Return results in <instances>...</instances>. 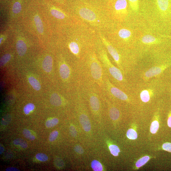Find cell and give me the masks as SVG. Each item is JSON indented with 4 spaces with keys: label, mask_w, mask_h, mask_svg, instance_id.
<instances>
[{
    "label": "cell",
    "mask_w": 171,
    "mask_h": 171,
    "mask_svg": "<svg viewBox=\"0 0 171 171\" xmlns=\"http://www.w3.org/2000/svg\"><path fill=\"white\" fill-rule=\"evenodd\" d=\"M159 127L158 115L156 114L153 119L150 128V132L152 134H155L158 132Z\"/></svg>",
    "instance_id": "obj_13"
},
{
    "label": "cell",
    "mask_w": 171,
    "mask_h": 171,
    "mask_svg": "<svg viewBox=\"0 0 171 171\" xmlns=\"http://www.w3.org/2000/svg\"><path fill=\"white\" fill-rule=\"evenodd\" d=\"M59 122V119L54 118L48 120L46 122V125L48 128H52L57 125Z\"/></svg>",
    "instance_id": "obj_23"
},
{
    "label": "cell",
    "mask_w": 171,
    "mask_h": 171,
    "mask_svg": "<svg viewBox=\"0 0 171 171\" xmlns=\"http://www.w3.org/2000/svg\"><path fill=\"white\" fill-rule=\"evenodd\" d=\"M11 121V117L9 115H7L3 117L1 121V124L4 125H8Z\"/></svg>",
    "instance_id": "obj_30"
},
{
    "label": "cell",
    "mask_w": 171,
    "mask_h": 171,
    "mask_svg": "<svg viewBox=\"0 0 171 171\" xmlns=\"http://www.w3.org/2000/svg\"><path fill=\"white\" fill-rule=\"evenodd\" d=\"M21 6L20 3L19 2H16L13 5L12 11L14 13L18 14L21 11Z\"/></svg>",
    "instance_id": "obj_27"
},
{
    "label": "cell",
    "mask_w": 171,
    "mask_h": 171,
    "mask_svg": "<svg viewBox=\"0 0 171 171\" xmlns=\"http://www.w3.org/2000/svg\"><path fill=\"white\" fill-rule=\"evenodd\" d=\"M166 67V66H164L152 68L146 72L145 76L147 78H150L157 76L162 73Z\"/></svg>",
    "instance_id": "obj_9"
},
{
    "label": "cell",
    "mask_w": 171,
    "mask_h": 171,
    "mask_svg": "<svg viewBox=\"0 0 171 171\" xmlns=\"http://www.w3.org/2000/svg\"><path fill=\"white\" fill-rule=\"evenodd\" d=\"M109 150L112 154L115 157H117L120 152V150L119 147L115 145L110 144L108 146Z\"/></svg>",
    "instance_id": "obj_20"
},
{
    "label": "cell",
    "mask_w": 171,
    "mask_h": 171,
    "mask_svg": "<svg viewBox=\"0 0 171 171\" xmlns=\"http://www.w3.org/2000/svg\"><path fill=\"white\" fill-rule=\"evenodd\" d=\"M73 17L103 34L115 24L105 7L91 4L83 0H77L73 9Z\"/></svg>",
    "instance_id": "obj_2"
},
{
    "label": "cell",
    "mask_w": 171,
    "mask_h": 171,
    "mask_svg": "<svg viewBox=\"0 0 171 171\" xmlns=\"http://www.w3.org/2000/svg\"><path fill=\"white\" fill-rule=\"evenodd\" d=\"M16 49L19 55L23 56L25 55L27 51V46L25 43L22 40H19L16 43Z\"/></svg>",
    "instance_id": "obj_14"
},
{
    "label": "cell",
    "mask_w": 171,
    "mask_h": 171,
    "mask_svg": "<svg viewBox=\"0 0 171 171\" xmlns=\"http://www.w3.org/2000/svg\"><path fill=\"white\" fill-rule=\"evenodd\" d=\"M11 56L9 54H6L1 58L0 61L1 66H2L7 63L11 59Z\"/></svg>",
    "instance_id": "obj_25"
},
{
    "label": "cell",
    "mask_w": 171,
    "mask_h": 171,
    "mask_svg": "<svg viewBox=\"0 0 171 171\" xmlns=\"http://www.w3.org/2000/svg\"><path fill=\"white\" fill-rule=\"evenodd\" d=\"M74 150L75 152L79 154H83L84 152L83 148L81 146L79 145L75 146Z\"/></svg>",
    "instance_id": "obj_34"
},
{
    "label": "cell",
    "mask_w": 171,
    "mask_h": 171,
    "mask_svg": "<svg viewBox=\"0 0 171 171\" xmlns=\"http://www.w3.org/2000/svg\"><path fill=\"white\" fill-rule=\"evenodd\" d=\"M141 23L130 21L115 23L106 32L103 34L114 45L126 49L131 44L137 42L145 27Z\"/></svg>",
    "instance_id": "obj_3"
},
{
    "label": "cell",
    "mask_w": 171,
    "mask_h": 171,
    "mask_svg": "<svg viewBox=\"0 0 171 171\" xmlns=\"http://www.w3.org/2000/svg\"><path fill=\"white\" fill-rule=\"evenodd\" d=\"M60 76L64 81H67L70 78L71 75L70 68L68 65L64 62H62L59 68Z\"/></svg>",
    "instance_id": "obj_8"
},
{
    "label": "cell",
    "mask_w": 171,
    "mask_h": 171,
    "mask_svg": "<svg viewBox=\"0 0 171 171\" xmlns=\"http://www.w3.org/2000/svg\"><path fill=\"white\" fill-rule=\"evenodd\" d=\"M4 151V147L1 144L0 146V154H1Z\"/></svg>",
    "instance_id": "obj_37"
},
{
    "label": "cell",
    "mask_w": 171,
    "mask_h": 171,
    "mask_svg": "<svg viewBox=\"0 0 171 171\" xmlns=\"http://www.w3.org/2000/svg\"><path fill=\"white\" fill-rule=\"evenodd\" d=\"M99 34L101 42L108 52L113 59L119 69L123 71V64L125 59L126 49L114 45L106 38L103 34L101 32H99Z\"/></svg>",
    "instance_id": "obj_7"
},
{
    "label": "cell",
    "mask_w": 171,
    "mask_h": 171,
    "mask_svg": "<svg viewBox=\"0 0 171 171\" xmlns=\"http://www.w3.org/2000/svg\"><path fill=\"white\" fill-rule=\"evenodd\" d=\"M92 168L94 171H102L103 170L101 163L96 160H94L91 162Z\"/></svg>",
    "instance_id": "obj_21"
},
{
    "label": "cell",
    "mask_w": 171,
    "mask_h": 171,
    "mask_svg": "<svg viewBox=\"0 0 171 171\" xmlns=\"http://www.w3.org/2000/svg\"><path fill=\"white\" fill-rule=\"evenodd\" d=\"M70 133L73 137H76L77 136V132L76 128L73 125H71L70 128Z\"/></svg>",
    "instance_id": "obj_33"
},
{
    "label": "cell",
    "mask_w": 171,
    "mask_h": 171,
    "mask_svg": "<svg viewBox=\"0 0 171 171\" xmlns=\"http://www.w3.org/2000/svg\"><path fill=\"white\" fill-rule=\"evenodd\" d=\"M23 134L25 137L30 141H32L35 139V137L32 134L31 132L29 130L25 129L23 132Z\"/></svg>",
    "instance_id": "obj_26"
},
{
    "label": "cell",
    "mask_w": 171,
    "mask_h": 171,
    "mask_svg": "<svg viewBox=\"0 0 171 171\" xmlns=\"http://www.w3.org/2000/svg\"><path fill=\"white\" fill-rule=\"evenodd\" d=\"M57 1H61V0H57Z\"/></svg>",
    "instance_id": "obj_38"
},
{
    "label": "cell",
    "mask_w": 171,
    "mask_h": 171,
    "mask_svg": "<svg viewBox=\"0 0 171 171\" xmlns=\"http://www.w3.org/2000/svg\"><path fill=\"white\" fill-rule=\"evenodd\" d=\"M105 8L115 23L136 21L133 19L127 0H108Z\"/></svg>",
    "instance_id": "obj_5"
},
{
    "label": "cell",
    "mask_w": 171,
    "mask_h": 171,
    "mask_svg": "<svg viewBox=\"0 0 171 171\" xmlns=\"http://www.w3.org/2000/svg\"><path fill=\"white\" fill-rule=\"evenodd\" d=\"M37 159L40 161H41L46 162L48 159V157L46 154L43 153H39L37 154L36 156Z\"/></svg>",
    "instance_id": "obj_28"
},
{
    "label": "cell",
    "mask_w": 171,
    "mask_h": 171,
    "mask_svg": "<svg viewBox=\"0 0 171 171\" xmlns=\"http://www.w3.org/2000/svg\"><path fill=\"white\" fill-rule=\"evenodd\" d=\"M51 13L53 16L59 19L64 20L68 17L63 12L57 9H52L51 10Z\"/></svg>",
    "instance_id": "obj_15"
},
{
    "label": "cell",
    "mask_w": 171,
    "mask_h": 171,
    "mask_svg": "<svg viewBox=\"0 0 171 171\" xmlns=\"http://www.w3.org/2000/svg\"><path fill=\"white\" fill-rule=\"evenodd\" d=\"M35 106L32 103H30L26 105L23 108V111L26 115H28L30 112L35 109Z\"/></svg>",
    "instance_id": "obj_24"
},
{
    "label": "cell",
    "mask_w": 171,
    "mask_h": 171,
    "mask_svg": "<svg viewBox=\"0 0 171 171\" xmlns=\"http://www.w3.org/2000/svg\"><path fill=\"white\" fill-rule=\"evenodd\" d=\"M153 157L148 155H145L142 157L137 161L135 163L133 169L134 170H138L144 166L148 163Z\"/></svg>",
    "instance_id": "obj_10"
},
{
    "label": "cell",
    "mask_w": 171,
    "mask_h": 171,
    "mask_svg": "<svg viewBox=\"0 0 171 171\" xmlns=\"http://www.w3.org/2000/svg\"><path fill=\"white\" fill-rule=\"evenodd\" d=\"M50 102L51 104L54 106L59 107L63 104L64 100L60 94L54 93L51 95Z\"/></svg>",
    "instance_id": "obj_11"
},
{
    "label": "cell",
    "mask_w": 171,
    "mask_h": 171,
    "mask_svg": "<svg viewBox=\"0 0 171 171\" xmlns=\"http://www.w3.org/2000/svg\"><path fill=\"white\" fill-rule=\"evenodd\" d=\"M167 124L169 127L171 128V113L169 116L168 119Z\"/></svg>",
    "instance_id": "obj_36"
},
{
    "label": "cell",
    "mask_w": 171,
    "mask_h": 171,
    "mask_svg": "<svg viewBox=\"0 0 171 171\" xmlns=\"http://www.w3.org/2000/svg\"><path fill=\"white\" fill-rule=\"evenodd\" d=\"M59 133L57 131H54L51 132L49 136V141L51 142L55 141L57 138Z\"/></svg>",
    "instance_id": "obj_29"
},
{
    "label": "cell",
    "mask_w": 171,
    "mask_h": 171,
    "mask_svg": "<svg viewBox=\"0 0 171 171\" xmlns=\"http://www.w3.org/2000/svg\"><path fill=\"white\" fill-rule=\"evenodd\" d=\"M162 148L165 151L171 152V143L166 142L164 143L162 145Z\"/></svg>",
    "instance_id": "obj_32"
},
{
    "label": "cell",
    "mask_w": 171,
    "mask_h": 171,
    "mask_svg": "<svg viewBox=\"0 0 171 171\" xmlns=\"http://www.w3.org/2000/svg\"><path fill=\"white\" fill-rule=\"evenodd\" d=\"M42 67L46 72L49 73L52 71L53 67L52 58L50 56H47L43 61Z\"/></svg>",
    "instance_id": "obj_12"
},
{
    "label": "cell",
    "mask_w": 171,
    "mask_h": 171,
    "mask_svg": "<svg viewBox=\"0 0 171 171\" xmlns=\"http://www.w3.org/2000/svg\"><path fill=\"white\" fill-rule=\"evenodd\" d=\"M70 24L67 33L68 47L80 62L89 51L95 49L100 36L97 31L80 20L74 18Z\"/></svg>",
    "instance_id": "obj_1"
},
{
    "label": "cell",
    "mask_w": 171,
    "mask_h": 171,
    "mask_svg": "<svg viewBox=\"0 0 171 171\" xmlns=\"http://www.w3.org/2000/svg\"><path fill=\"white\" fill-rule=\"evenodd\" d=\"M29 81L34 90L36 91L40 90L41 86L39 82L35 78L31 77L29 78Z\"/></svg>",
    "instance_id": "obj_18"
},
{
    "label": "cell",
    "mask_w": 171,
    "mask_h": 171,
    "mask_svg": "<svg viewBox=\"0 0 171 171\" xmlns=\"http://www.w3.org/2000/svg\"><path fill=\"white\" fill-rule=\"evenodd\" d=\"M140 97L142 102L145 103L149 102L150 98L149 91L147 90L142 91L140 94Z\"/></svg>",
    "instance_id": "obj_19"
},
{
    "label": "cell",
    "mask_w": 171,
    "mask_h": 171,
    "mask_svg": "<svg viewBox=\"0 0 171 171\" xmlns=\"http://www.w3.org/2000/svg\"><path fill=\"white\" fill-rule=\"evenodd\" d=\"M13 143L15 145L19 146L23 148H26L28 147V144L26 142L21 138L15 139L13 141Z\"/></svg>",
    "instance_id": "obj_22"
},
{
    "label": "cell",
    "mask_w": 171,
    "mask_h": 171,
    "mask_svg": "<svg viewBox=\"0 0 171 171\" xmlns=\"http://www.w3.org/2000/svg\"><path fill=\"white\" fill-rule=\"evenodd\" d=\"M54 164L57 167L59 168H62L64 165L63 160L59 158L54 160Z\"/></svg>",
    "instance_id": "obj_31"
},
{
    "label": "cell",
    "mask_w": 171,
    "mask_h": 171,
    "mask_svg": "<svg viewBox=\"0 0 171 171\" xmlns=\"http://www.w3.org/2000/svg\"><path fill=\"white\" fill-rule=\"evenodd\" d=\"M136 127L129 128L126 132V136L129 139L134 140L138 138V133L136 131Z\"/></svg>",
    "instance_id": "obj_16"
},
{
    "label": "cell",
    "mask_w": 171,
    "mask_h": 171,
    "mask_svg": "<svg viewBox=\"0 0 171 171\" xmlns=\"http://www.w3.org/2000/svg\"><path fill=\"white\" fill-rule=\"evenodd\" d=\"M95 50L103 68L105 76L109 80L111 79L118 83L123 82L124 78L122 71L111 62L108 56V51L101 39L96 46Z\"/></svg>",
    "instance_id": "obj_6"
},
{
    "label": "cell",
    "mask_w": 171,
    "mask_h": 171,
    "mask_svg": "<svg viewBox=\"0 0 171 171\" xmlns=\"http://www.w3.org/2000/svg\"><path fill=\"white\" fill-rule=\"evenodd\" d=\"M34 20L37 31L39 33H43V27L42 20L40 17L38 15H36L34 17Z\"/></svg>",
    "instance_id": "obj_17"
},
{
    "label": "cell",
    "mask_w": 171,
    "mask_h": 171,
    "mask_svg": "<svg viewBox=\"0 0 171 171\" xmlns=\"http://www.w3.org/2000/svg\"><path fill=\"white\" fill-rule=\"evenodd\" d=\"M77 64L82 68L85 77L84 80L93 82L102 90L104 87L105 74L103 68L95 49L88 51L83 60Z\"/></svg>",
    "instance_id": "obj_4"
},
{
    "label": "cell",
    "mask_w": 171,
    "mask_h": 171,
    "mask_svg": "<svg viewBox=\"0 0 171 171\" xmlns=\"http://www.w3.org/2000/svg\"><path fill=\"white\" fill-rule=\"evenodd\" d=\"M7 171H19L20 170L15 167H10L6 169Z\"/></svg>",
    "instance_id": "obj_35"
},
{
    "label": "cell",
    "mask_w": 171,
    "mask_h": 171,
    "mask_svg": "<svg viewBox=\"0 0 171 171\" xmlns=\"http://www.w3.org/2000/svg\"></svg>",
    "instance_id": "obj_39"
}]
</instances>
